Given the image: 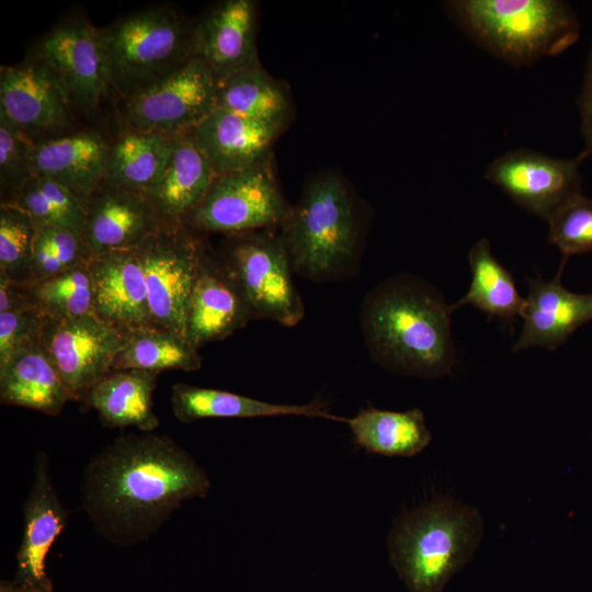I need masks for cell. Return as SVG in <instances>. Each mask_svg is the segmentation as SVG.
<instances>
[{
  "instance_id": "f546056e",
  "label": "cell",
  "mask_w": 592,
  "mask_h": 592,
  "mask_svg": "<svg viewBox=\"0 0 592 592\" xmlns=\"http://www.w3.org/2000/svg\"><path fill=\"white\" fill-rule=\"evenodd\" d=\"M468 262L471 272L469 288L458 301L452 304L453 310L471 305L490 318L505 322L522 317L525 298L519 293L510 271L493 255L486 238L471 247Z\"/></svg>"
},
{
  "instance_id": "6da1fadb",
  "label": "cell",
  "mask_w": 592,
  "mask_h": 592,
  "mask_svg": "<svg viewBox=\"0 0 592 592\" xmlns=\"http://www.w3.org/2000/svg\"><path fill=\"white\" fill-rule=\"evenodd\" d=\"M209 490L207 473L172 437L129 433L87 464L80 502L102 538L130 547L148 542L175 510Z\"/></svg>"
},
{
  "instance_id": "7402d4cb",
  "label": "cell",
  "mask_w": 592,
  "mask_h": 592,
  "mask_svg": "<svg viewBox=\"0 0 592 592\" xmlns=\"http://www.w3.org/2000/svg\"><path fill=\"white\" fill-rule=\"evenodd\" d=\"M282 129L216 107L192 129L216 174L241 171L270 159Z\"/></svg>"
},
{
  "instance_id": "484cf974",
  "label": "cell",
  "mask_w": 592,
  "mask_h": 592,
  "mask_svg": "<svg viewBox=\"0 0 592 592\" xmlns=\"http://www.w3.org/2000/svg\"><path fill=\"white\" fill-rule=\"evenodd\" d=\"M157 376L158 373L140 369L111 371L82 402L96 411L105 428L134 426L140 432H153L159 426L152 399Z\"/></svg>"
},
{
  "instance_id": "836d02e7",
  "label": "cell",
  "mask_w": 592,
  "mask_h": 592,
  "mask_svg": "<svg viewBox=\"0 0 592 592\" xmlns=\"http://www.w3.org/2000/svg\"><path fill=\"white\" fill-rule=\"evenodd\" d=\"M37 227L21 208L0 204V273L31 284L32 258Z\"/></svg>"
},
{
  "instance_id": "8d00e7d4",
  "label": "cell",
  "mask_w": 592,
  "mask_h": 592,
  "mask_svg": "<svg viewBox=\"0 0 592 592\" xmlns=\"http://www.w3.org/2000/svg\"><path fill=\"white\" fill-rule=\"evenodd\" d=\"M46 320L37 307L0 314V366L21 344L39 338Z\"/></svg>"
},
{
  "instance_id": "277c9868",
  "label": "cell",
  "mask_w": 592,
  "mask_h": 592,
  "mask_svg": "<svg viewBox=\"0 0 592 592\" xmlns=\"http://www.w3.org/2000/svg\"><path fill=\"white\" fill-rule=\"evenodd\" d=\"M481 537L477 509L435 498L397 520L388 539L390 563L409 592H442L470 561Z\"/></svg>"
},
{
  "instance_id": "2e32d148",
  "label": "cell",
  "mask_w": 592,
  "mask_h": 592,
  "mask_svg": "<svg viewBox=\"0 0 592 592\" xmlns=\"http://www.w3.org/2000/svg\"><path fill=\"white\" fill-rule=\"evenodd\" d=\"M160 226L147 196L102 181L86 198L81 237L91 261L138 248Z\"/></svg>"
},
{
  "instance_id": "30bf717a",
  "label": "cell",
  "mask_w": 592,
  "mask_h": 592,
  "mask_svg": "<svg viewBox=\"0 0 592 592\" xmlns=\"http://www.w3.org/2000/svg\"><path fill=\"white\" fill-rule=\"evenodd\" d=\"M137 249L152 323L186 339L187 304L208 246L183 224L161 225Z\"/></svg>"
},
{
  "instance_id": "44dd1931",
  "label": "cell",
  "mask_w": 592,
  "mask_h": 592,
  "mask_svg": "<svg viewBox=\"0 0 592 592\" xmlns=\"http://www.w3.org/2000/svg\"><path fill=\"white\" fill-rule=\"evenodd\" d=\"M560 271L549 281L528 280L523 327L514 352L530 348L554 350L582 325L592 321V293L568 291L561 283Z\"/></svg>"
},
{
  "instance_id": "8fae6325",
  "label": "cell",
  "mask_w": 592,
  "mask_h": 592,
  "mask_svg": "<svg viewBox=\"0 0 592 592\" xmlns=\"http://www.w3.org/2000/svg\"><path fill=\"white\" fill-rule=\"evenodd\" d=\"M218 80L200 59L114 104L116 125L177 135L192 130L216 109Z\"/></svg>"
},
{
  "instance_id": "4316f807",
  "label": "cell",
  "mask_w": 592,
  "mask_h": 592,
  "mask_svg": "<svg viewBox=\"0 0 592 592\" xmlns=\"http://www.w3.org/2000/svg\"><path fill=\"white\" fill-rule=\"evenodd\" d=\"M116 126L103 181L148 197L162 174L174 135Z\"/></svg>"
},
{
  "instance_id": "e575fe53",
  "label": "cell",
  "mask_w": 592,
  "mask_h": 592,
  "mask_svg": "<svg viewBox=\"0 0 592 592\" xmlns=\"http://www.w3.org/2000/svg\"><path fill=\"white\" fill-rule=\"evenodd\" d=\"M549 241L562 253V265L572 255L592 251V197L581 193L561 205L547 220Z\"/></svg>"
},
{
  "instance_id": "f35d334b",
  "label": "cell",
  "mask_w": 592,
  "mask_h": 592,
  "mask_svg": "<svg viewBox=\"0 0 592 592\" xmlns=\"http://www.w3.org/2000/svg\"><path fill=\"white\" fill-rule=\"evenodd\" d=\"M580 130L584 141L583 151L592 156V45L587 56L582 88L578 98Z\"/></svg>"
},
{
  "instance_id": "d6a6232c",
  "label": "cell",
  "mask_w": 592,
  "mask_h": 592,
  "mask_svg": "<svg viewBox=\"0 0 592 592\" xmlns=\"http://www.w3.org/2000/svg\"><path fill=\"white\" fill-rule=\"evenodd\" d=\"M35 306L50 320L93 314L94 285L90 262L30 284Z\"/></svg>"
},
{
  "instance_id": "7a4b0ae2",
  "label": "cell",
  "mask_w": 592,
  "mask_h": 592,
  "mask_svg": "<svg viewBox=\"0 0 592 592\" xmlns=\"http://www.w3.org/2000/svg\"><path fill=\"white\" fill-rule=\"evenodd\" d=\"M453 312L435 287L417 276L397 275L365 296L360 322L376 363L400 375L436 378L456 363Z\"/></svg>"
},
{
  "instance_id": "ab89813d",
  "label": "cell",
  "mask_w": 592,
  "mask_h": 592,
  "mask_svg": "<svg viewBox=\"0 0 592 592\" xmlns=\"http://www.w3.org/2000/svg\"><path fill=\"white\" fill-rule=\"evenodd\" d=\"M36 307L30 291V284L15 282L0 273V314Z\"/></svg>"
},
{
  "instance_id": "f1b7e54d",
  "label": "cell",
  "mask_w": 592,
  "mask_h": 592,
  "mask_svg": "<svg viewBox=\"0 0 592 592\" xmlns=\"http://www.w3.org/2000/svg\"><path fill=\"white\" fill-rule=\"evenodd\" d=\"M216 107L283 129L291 102L282 83L257 64L218 82Z\"/></svg>"
},
{
  "instance_id": "e0dca14e",
  "label": "cell",
  "mask_w": 592,
  "mask_h": 592,
  "mask_svg": "<svg viewBox=\"0 0 592 592\" xmlns=\"http://www.w3.org/2000/svg\"><path fill=\"white\" fill-rule=\"evenodd\" d=\"M253 316L238 282L219 254L208 248L185 317L187 342L196 350L243 328Z\"/></svg>"
},
{
  "instance_id": "8992f818",
  "label": "cell",
  "mask_w": 592,
  "mask_h": 592,
  "mask_svg": "<svg viewBox=\"0 0 592 592\" xmlns=\"http://www.w3.org/2000/svg\"><path fill=\"white\" fill-rule=\"evenodd\" d=\"M99 33L115 102L148 89L196 58V20L171 4L136 10Z\"/></svg>"
},
{
  "instance_id": "d6986e66",
  "label": "cell",
  "mask_w": 592,
  "mask_h": 592,
  "mask_svg": "<svg viewBox=\"0 0 592 592\" xmlns=\"http://www.w3.org/2000/svg\"><path fill=\"white\" fill-rule=\"evenodd\" d=\"M90 269L95 316L125 333L153 326L137 249L96 257L90 261Z\"/></svg>"
},
{
  "instance_id": "603a6c76",
  "label": "cell",
  "mask_w": 592,
  "mask_h": 592,
  "mask_svg": "<svg viewBox=\"0 0 592 592\" xmlns=\"http://www.w3.org/2000/svg\"><path fill=\"white\" fill-rule=\"evenodd\" d=\"M216 175L192 130L174 135L162 174L148 195L159 223L182 224Z\"/></svg>"
},
{
  "instance_id": "d4e9b609",
  "label": "cell",
  "mask_w": 592,
  "mask_h": 592,
  "mask_svg": "<svg viewBox=\"0 0 592 592\" xmlns=\"http://www.w3.org/2000/svg\"><path fill=\"white\" fill-rule=\"evenodd\" d=\"M171 408L174 417L183 423L210 418H260L276 415H301L325 418L344 422L333 415L320 400L306 405L271 403L226 390L203 388L178 383L171 388Z\"/></svg>"
},
{
  "instance_id": "ba28073f",
  "label": "cell",
  "mask_w": 592,
  "mask_h": 592,
  "mask_svg": "<svg viewBox=\"0 0 592 592\" xmlns=\"http://www.w3.org/2000/svg\"><path fill=\"white\" fill-rule=\"evenodd\" d=\"M219 257L244 294L253 319L294 327L305 317L281 234L261 229L229 235Z\"/></svg>"
},
{
  "instance_id": "ac0fdd59",
  "label": "cell",
  "mask_w": 592,
  "mask_h": 592,
  "mask_svg": "<svg viewBox=\"0 0 592 592\" xmlns=\"http://www.w3.org/2000/svg\"><path fill=\"white\" fill-rule=\"evenodd\" d=\"M254 0H223L196 20V58L218 82L259 64Z\"/></svg>"
},
{
  "instance_id": "74e56055",
  "label": "cell",
  "mask_w": 592,
  "mask_h": 592,
  "mask_svg": "<svg viewBox=\"0 0 592 592\" xmlns=\"http://www.w3.org/2000/svg\"><path fill=\"white\" fill-rule=\"evenodd\" d=\"M37 227V226H36ZM65 271L58 262L46 231L37 227L32 258V283L41 282Z\"/></svg>"
},
{
  "instance_id": "1f68e13d",
  "label": "cell",
  "mask_w": 592,
  "mask_h": 592,
  "mask_svg": "<svg viewBox=\"0 0 592 592\" xmlns=\"http://www.w3.org/2000/svg\"><path fill=\"white\" fill-rule=\"evenodd\" d=\"M7 205L27 213L37 227L59 226L82 235L86 201L49 178L35 174Z\"/></svg>"
},
{
  "instance_id": "ffe728a7",
  "label": "cell",
  "mask_w": 592,
  "mask_h": 592,
  "mask_svg": "<svg viewBox=\"0 0 592 592\" xmlns=\"http://www.w3.org/2000/svg\"><path fill=\"white\" fill-rule=\"evenodd\" d=\"M112 136L92 126L33 145L34 173L86 198L103 181Z\"/></svg>"
},
{
  "instance_id": "83f0119b",
  "label": "cell",
  "mask_w": 592,
  "mask_h": 592,
  "mask_svg": "<svg viewBox=\"0 0 592 592\" xmlns=\"http://www.w3.org/2000/svg\"><path fill=\"white\" fill-rule=\"evenodd\" d=\"M355 443L366 452L388 457H411L421 453L431 441L423 412L363 408L345 418Z\"/></svg>"
},
{
  "instance_id": "5bb4252c",
  "label": "cell",
  "mask_w": 592,
  "mask_h": 592,
  "mask_svg": "<svg viewBox=\"0 0 592 592\" xmlns=\"http://www.w3.org/2000/svg\"><path fill=\"white\" fill-rule=\"evenodd\" d=\"M584 151L565 159L526 148L513 149L493 159L485 178L514 203L546 221L568 200L581 193L580 167Z\"/></svg>"
},
{
  "instance_id": "9c48e42d",
  "label": "cell",
  "mask_w": 592,
  "mask_h": 592,
  "mask_svg": "<svg viewBox=\"0 0 592 592\" xmlns=\"http://www.w3.org/2000/svg\"><path fill=\"white\" fill-rule=\"evenodd\" d=\"M292 206L270 159L241 171L217 174L183 225L197 234H225L281 227Z\"/></svg>"
},
{
  "instance_id": "d590c367",
  "label": "cell",
  "mask_w": 592,
  "mask_h": 592,
  "mask_svg": "<svg viewBox=\"0 0 592 592\" xmlns=\"http://www.w3.org/2000/svg\"><path fill=\"white\" fill-rule=\"evenodd\" d=\"M33 144L0 113V204H10L35 175Z\"/></svg>"
},
{
  "instance_id": "52a82bcc",
  "label": "cell",
  "mask_w": 592,
  "mask_h": 592,
  "mask_svg": "<svg viewBox=\"0 0 592 592\" xmlns=\"http://www.w3.org/2000/svg\"><path fill=\"white\" fill-rule=\"evenodd\" d=\"M29 55L54 75L79 118L92 121L105 103L115 104L99 27L84 14L57 22L32 44Z\"/></svg>"
},
{
  "instance_id": "4dcf8cb0",
  "label": "cell",
  "mask_w": 592,
  "mask_h": 592,
  "mask_svg": "<svg viewBox=\"0 0 592 592\" xmlns=\"http://www.w3.org/2000/svg\"><path fill=\"white\" fill-rule=\"evenodd\" d=\"M202 365L198 350L187 340L156 326L127 333L126 341L112 365V371L140 369L160 373L166 369L192 372Z\"/></svg>"
},
{
  "instance_id": "9a60e30c",
  "label": "cell",
  "mask_w": 592,
  "mask_h": 592,
  "mask_svg": "<svg viewBox=\"0 0 592 592\" xmlns=\"http://www.w3.org/2000/svg\"><path fill=\"white\" fill-rule=\"evenodd\" d=\"M34 478L23 503V528L12 580H2L0 592H53L46 573V557L52 545L66 528L69 512L55 489L49 457L38 451Z\"/></svg>"
},
{
  "instance_id": "7c38bea8",
  "label": "cell",
  "mask_w": 592,
  "mask_h": 592,
  "mask_svg": "<svg viewBox=\"0 0 592 592\" xmlns=\"http://www.w3.org/2000/svg\"><path fill=\"white\" fill-rule=\"evenodd\" d=\"M127 333L94 314L61 320L47 319L39 342L73 401L112 371Z\"/></svg>"
},
{
  "instance_id": "4fadbf2b",
  "label": "cell",
  "mask_w": 592,
  "mask_h": 592,
  "mask_svg": "<svg viewBox=\"0 0 592 592\" xmlns=\"http://www.w3.org/2000/svg\"><path fill=\"white\" fill-rule=\"evenodd\" d=\"M0 113L33 145L80 128L57 79L29 54L0 68Z\"/></svg>"
},
{
  "instance_id": "3957f363",
  "label": "cell",
  "mask_w": 592,
  "mask_h": 592,
  "mask_svg": "<svg viewBox=\"0 0 592 592\" xmlns=\"http://www.w3.org/2000/svg\"><path fill=\"white\" fill-rule=\"evenodd\" d=\"M444 7L470 41L515 68L560 55L580 38V20L562 0H451Z\"/></svg>"
},
{
  "instance_id": "5b68a950",
  "label": "cell",
  "mask_w": 592,
  "mask_h": 592,
  "mask_svg": "<svg viewBox=\"0 0 592 592\" xmlns=\"http://www.w3.org/2000/svg\"><path fill=\"white\" fill-rule=\"evenodd\" d=\"M280 228L294 273L326 282L346 278L357 269L360 218L337 174L311 180Z\"/></svg>"
},
{
  "instance_id": "cb8c5ba5",
  "label": "cell",
  "mask_w": 592,
  "mask_h": 592,
  "mask_svg": "<svg viewBox=\"0 0 592 592\" xmlns=\"http://www.w3.org/2000/svg\"><path fill=\"white\" fill-rule=\"evenodd\" d=\"M73 401L39 338L21 344L0 366V402L58 415Z\"/></svg>"
}]
</instances>
